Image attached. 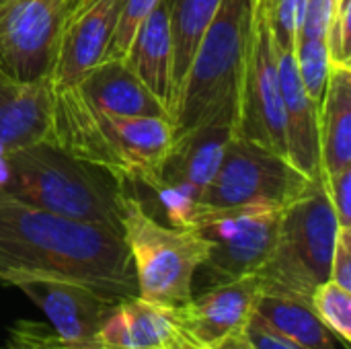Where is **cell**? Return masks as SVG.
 I'll return each mask as SVG.
<instances>
[{"mask_svg":"<svg viewBox=\"0 0 351 349\" xmlns=\"http://www.w3.org/2000/svg\"><path fill=\"white\" fill-rule=\"evenodd\" d=\"M16 276L66 278L117 300L138 296L121 232L47 212L0 189V282Z\"/></svg>","mask_w":351,"mask_h":349,"instance_id":"cell-1","label":"cell"},{"mask_svg":"<svg viewBox=\"0 0 351 349\" xmlns=\"http://www.w3.org/2000/svg\"><path fill=\"white\" fill-rule=\"evenodd\" d=\"M49 142L125 185L156 191L173 144V123L167 117L111 115L97 109L78 84H70L53 88Z\"/></svg>","mask_w":351,"mask_h":349,"instance_id":"cell-2","label":"cell"},{"mask_svg":"<svg viewBox=\"0 0 351 349\" xmlns=\"http://www.w3.org/2000/svg\"><path fill=\"white\" fill-rule=\"evenodd\" d=\"M4 191L47 212L121 232L128 185L51 142L6 152Z\"/></svg>","mask_w":351,"mask_h":349,"instance_id":"cell-3","label":"cell"},{"mask_svg":"<svg viewBox=\"0 0 351 349\" xmlns=\"http://www.w3.org/2000/svg\"><path fill=\"white\" fill-rule=\"evenodd\" d=\"M251 16L253 0H222L185 76L173 117V136L224 113H237Z\"/></svg>","mask_w":351,"mask_h":349,"instance_id":"cell-4","label":"cell"},{"mask_svg":"<svg viewBox=\"0 0 351 349\" xmlns=\"http://www.w3.org/2000/svg\"><path fill=\"white\" fill-rule=\"evenodd\" d=\"M121 237L134 265L140 298L169 309L191 298L193 278L210 251L208 241L195 228L158 222L130 193L121 216Z\"/></svg>","mask_w":351,"mask_h":349,"instance_id":"cell-5","label":"cell"},{"mask_svg":"<svg viewBox=\"0 0 351 349\" xmlns=\"http://www.w3.org/2000/svg\"><path fill=\"white\" fill-rule=\"evenodd\" d=\"M339 228V220L321 179L302 197L282 210L276 245L267 261L255 274L261 292L311 300V294L329 280Z\"/></svg>","mask_w":351,"mask_h":349,"instance_id":"cell-6","label":"cell"},{"mask_svg":"<svg viewBox=\"0 0 351 349\" xmlns=\"http://www.w3.org/2000/svg\"><path fill=\"white\" fill-rule=\"evenodd\" d=\"M317 181L302 175L284 154L232 136L222 163L195 206L226 210L241 206L286 208Z\"/></svg>","mask_w":351,"mask_h":349,"instance_id":"cell-7","label":"cell"},{"mask_svg":"<svg viewBox=\"0 0 351 349\" xmlns=\"http://www.w3.org/2000/svg\"><path fill=\"white\" fill-rule=\"evenodd\" d=\"M282 210L263 204L226 210L193 206L187 226L195 228L210 245L199 267L208 286L241 280L261 269L276 245Z\"/></svg>","mask_w":351,"mask_h":349,"instance_id":"cell-8","label":"cell"},{"mask_svg":"<svg viewBox=\"0 0 351 349\" xmlns=\"http://www.w3.org/2000/svg\"><path fill=\"white\" fill-rule=\"evenodd\" d=\"M234 136L251 140L286 156L278 49L267 25L265 10L255 6L251 16L247 60L237 97Z\"/></svg>","mask_w":351,"mask_h":349,"instance_id":"cell-9","label":"cell"},{"mask_svg":"<svg viewBox=\"0 0 351 349\" xmlns=\"http://www.w3.org/2000/svg\"><path fill=\"white\" fill-rule=\"evenodd\" d=\"M234 136V113H224L199 128L173 136L156 193L173 226H187L193 206L216 175Z\"/></svg>","mask_w":351,"mask_h":349,"instance_id":"cell-10","label":"cell"},{"mask_svg":"<svg viewBox=\"0 0 351 349\" xmlns=\"http://www.w3.org/2000/svg\"><path fill=\"white\" fill-rule=\"evenodd\" d=\"M68 0H0V70L21 80L49 76Z\"/></svg>","mask_w":351,"mask_h":349,"instance_id":"cell-11","label":"cell"},{"mask_svg":"<svg viewBox=\"0 0 351 349\" xmlns=\"http://www.w3.org/2000/svg\"><path fill=\"white\" fill-rule=\"evenodd\" d=\"M6 284L19 288L45 315L58 337L74 344L95 341L119 302L82 282L53 276H16Z\"/></svg>","mask_w":351,"mask_h":349,"instance_id":"cell-12","label":"cell"},{"mask_svg":"<svg viewBox=\"0 0 351 349\" xmlns=\"http://www.w3.org/2000/svg\"><path fill=\"white\" fill-rule=\"evenodd\" d=\"M261 286L257 276L208 286L202 294L175 306L183 337L193 349H220L239 335L255 313Z\"/></svg>","mask_w":351,"mask_h":349,"instance_id":"cell-13","label":"cell"},{"mask_svg":"<svg viewBox=\"0 0 351 349\" xmlns=\"http://www.w3.org/2000/svg\"><path fill=\"white\" fill-rule=\"evenodd\" d=\"M123 0H88L66 8L49 72L53 88L78 84L107 58Z\"/></svg>","mask_w":351,"mask_h":349,"instance_id":"cell-14","label":"cell"},{"mask_svg":"<svg viewBox=\"0 0 351 349\" xmlns=\"http://www.w3.org/2000/svg\"><path fill=\"white\" fill-rule=\"evenodd\" d=\"M53 86L49 76L21 80L0 70V144L10 150L51 140Z\"/></svg>","mask_w":351,"mask_h":349,"instance_id":"cell-15","label":"cell"},{"mask_svg":"<svg viewBox=\"0 0 351 349\" xmlns=\"http://www.w3.org/2000/svg\"><path fill=\"white\" fill-rule=\"evenodd\" d=\"M278 72L284 101L286 156L311 181H321L323 171L319 142V105L306 95L302 86L294 51L278 49Z\"/></svg>","mask_w":351,"mask_h":349,"instance_id":"cell-16","label":"cell"},{"mask_svg":"<svg viewBox=\"0 0 351 349\" xmlns=\"http://www.w3.org/2000/svg\"><path fill=\"white\" fill-rule=\"evenodd\" d=\"M95 341L117 349L191 348L179 329L175 309L148 302L140 296L121 298Z\"/></svg>","mask_w":351,"mask_h":349,"instance_id":"cell-17","label":"cell"},{"mask_svg":"<svg viewBox=\"0 0 351 349\" xmlns=\"http://www.w3.org/2000/svg\"><path fill=\"white\" fill-rule=\"evenodd\" d=\"M123 62L146 84V88L165 105L169 117L173 111V45L169 29V0H160L142 21ZM173 121V119H171Z\"/></svg>","mask_w":351,"mask_h":349,"instance_id":"cell-18","label":"cell"},{"mask_svg":"<svg viewBox=\"0 0 351 349\" xmlns=\"http://www.w3.org/2000/svg\"><path fill=\"white\" fill-rule=\"evenodd\" d=\"M78 88L97 109L111 115L171 119L165 105L123 60H103L78 82Z\"/></svg>","mask_w":351,"mask_h":349,"instance_id":"cell-19","label":"cell"},{"mask_svg":"<svg viewBox=\"0 0 351 349\" xmlns=\"http://www.w3.org/2000/svg\"><path fill=\"white\" fill-rule=\"evenodd\" d=\"M323 177L351 167V64H331L319 105Z\"/></svg>","mask_w":351,"mask_h":349,"instance_id":"cell-20","label":"cell"},{"mask_svg":"<svg viewBox=\"0 0 351 349\" xmlns=\"http://www.w3.org/2000/svg\"><path fill=\"white\" fill-rule=\"evenodd\" d=\"M222 0H169V29L173 45V111L175 117L177 103L185 76L189 72L191 60L210 29Z\"/></svg>","mask_w":351,"mask_h":349,"instance_id":"cell-21","label":"cell"},{"mask_svg":"<svg viewBox=\"0 0 351 349\" xmlns=\"http://www.w3.org/2000/svg\"><path fill=\"white\" fill-rule=\"evenodd\" d=\"M257 319L274 331L306 349H337L335 337L321 323L311 306V300L278 292H261L255 304Z\"/></svg>","mask_w":351,"mask_h":349,"instance_id":"cell-22","label":"cell"},{"mask_svg":"<svg viewBox=\"0 0 351 349\" xmlns=\"http://www.w3.org/2000/svg\"><path fill=\"white\" fill-rule=\"evenodd\" d=\"M311 306L329 329V333L343 346L351 344V292L335 282H323L311 294Z\"/></svg>","mask_w":351,"mask_h":349,"instance_id":"cell-23","label":"cell"},{"mask_svg":"<svg viewBox=\"0 0 351 349\" xmlns=\"http://www.w3.org/2000/svg\"><path fill=\"white\" fill-rule=\"evenodd\" d=\"M294 60L298 68V76L302 80V86L306 95L321 105L323 93L327 86L329 76V53L325 39H308V37H296L294 41Z\"/></svg>","mask_w":351,"mask_h":349,"instance_id":"cell-24","label":"cell"},{"mask_svg":"<svg viewBox=\"0 0 351 349\" xmlns=\"http://www.w3.org/2000/svg\"><path fill=\"white\" fill-rule=\"evenodd\" d=\"M306 0H271L265 8L274 43L282 51H294V41L302 23Z\"/></svg>","mask_w":351,"mask_h":349,"instance_id":"cell-25","label":"cell"},{"mask_svg":"<svg viewBox=\"0 0 351 349\" xmlns=\"http://www.w3.org/2000/svg\"><path fill=\"white\" fill-rule=\"evenodd\" d=\"M160 0H123L105 60H123L132 37Z\"/></svg>","mask_w":351,"mask_h":349,"instance_id":"cell-26","label":"cell"},{"mask_svg":"<svg viewBox=\"0 0 351 349\" xmlns=\"http://www.w3.org/2000/svg\"><path fill=\"white\" fill-rule=\"evenodd\" d=\"M97 341L74 344L58 337L53 331H47L43 325L33 321H19L10 331V341L6 349H97Z\"/></svg>","mask_w":351,"mask_h":349,"instance_id":"cell-27","label":"cell"},{"mask_svg":"<svg viewBox=\"0 0 351 349\" xmlns=\"http://www.w3.org/2000/svg\"><path fill=\"white\" fill-rule=\"evenodd\" d=\"M350 10L351 0H339V8L335 16L331 19L327 33H325V45L329 53L331 64H351L350 62Z\"/></svg>","mask_w":351,"mask_h":349,"instance_id":"cell-28","label":"cell"},{"mask_svg":"<svg viewBox=\"0 0 351 349\" xmlns=\"http://www.w3.org/2000/svg\"><path fill=\"white\" fill-rule=\"evenodd\" d=\"M232 339L243 349H306L304 346L288 339L286 335L274 331L255 315L251 317L247 327L239 335H234Z\"/></svg>","mask_w":351,"mask_h":349,"instance_id":"cell-29","label":"cell"},{"mask_svg":"<svg viewBox=\"0 0 351 349\" xmlns=\"http://www.w3.org/2000/svg\"><path fill=\"white\" fill-rule=\"evenodd\" d=\"M339 8V0H306L304 14L296 37L325 39L327 27Z\"/></svg>","mask_w":351,"mask_h":349,"instance_id":"cell-30","label":"cell"},{"mask_svg":"<svg viewBox=\"0 0 351 349\" xmlns=\"http://www.w3.org/2000/svg\"><path fill=\"white\" fill-rule=\"evenodd\" d=\"M323 185L335 210L339 226L351 228V167L335 175L323 177Z\"/></svg>","mask_w":351,"mask_h":349,"instance_id":"cell-31","label":"cell"},{"mask_svg":"<svg viewBox=\"0 0 351 349\" xmlns=\"http://www.w3.org/2000/svg\"><path fill=\"white\" fill-rule=\"evenodd\" d=\"M329 280L351 292V228L341 226L337 232L333 255H331Z\"/></svg>","mask_w":351,"mask_h":349,"instance_id":"cell-32","label":"cell"},{"mask_svg":"<svg viewBox=\"0 0 351 349\" xmlns=\"http://www.w3.org/2000/svg\"><path fill=\"white\" fill-rule=\"evenodd\" d=\"M269 2H271V0H253V6H255V8H263V10H265V8L269 6Z\"/></svg>","mask_w":351,"mask_h":349,"instance_id":"cell-33","label":"cell"},{"mask_svg":"<svg viewBox=\"0 0 351 349\" xmlns=\"http://www.w3.org/2000/svg\"><path fill=\"white\" fill-rule=\"evenodd\" d=\"M78 2H88V0H68V6H70V4H78ZM68 6H66V8H68Z\"/></svg>","mask_w":351,"mask_h":349,"instance_id":"cell-34","label":"cell"},{"mask_svg":"<svg viewBox=\"0 0 351 349\" xmlns=\"http://www.w3.org/2000/svg\"><path fill=\"white\" fill-rule=\"evenodd\" d=\"M97 344H99V341H97ZM97 349H117V348H107V346H103V344H99V346H97Z\"/></svg>","mask_w":351,"mask_h":349,"instance_id":"cell-35","label":"cell"},{"mask_svg":"<svg viewBox=\"0 0 351 349\" xmlns=\"http://www.w3.org/2000/svg\"><path fill=\"white\" fill-rule=\"evenodd\" d=\"M183 349H191V348H183Z\"/></svg>","mask_w":351,"mask_h":349,"instance_id":"cell-36","label":"cell"}]
</instances>
